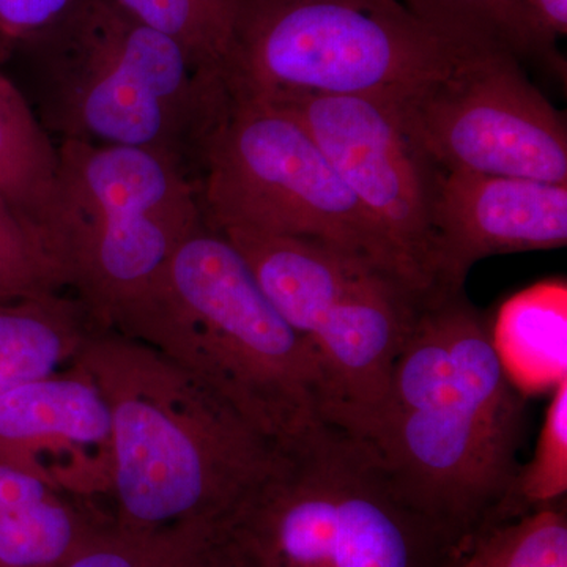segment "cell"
Masks as SVG:
<instances>
[{
    "mask_svg": "<svg viewBox=\"0 0 567 567\" xmlns=\"http://www.w3.org/2000/svg\"><path fill=\"white\" fill-rule=\"evenodd\" d=\"M417 20L454 47L509 52L559 65L555 39L537 24L525 0H399Z\"/></svg>",
    "mask_w": 567,
    "mask_h": 567,
    "instance_id": "obj_18",
    "label": "cell"
},
{
    "mask_svg": "<svg viewBox=\"0 0 567 567\" xmlns=\"http://www.w3.org/2000/svg\"><path fill=\"white\" fill-rule=\"evenodd\" d=\"M65 289L69 279L48 235L0 196V303Z\"/></svg>",
    "mask_w": 567,
    "mask_h": 567,
    "instance_id": "obj_22",
    "label": "cell"
},
{
    "mask_svg": "<svg viewBox=\"0 0 567 567\" xmlns=\"http://www.w3.org/2000/svg\"><path fill=\"white\" fill-rule=\"evenodd\" d=\"M125 336L173 358L279 450L324 424L303 342L218 230L200 227L178 246Z\"/></svg>",
    "mask_w": 567,
    "mask_h": 567,
    "instance_id": "obj_3",
    "label": "cell"
},
{
    "mask_svg": "<svg viewBox=\"0 0 567 567\" xmlns=\"http://www.w3.org/2000/svg\"><path fill=\"white\" fill-rule=\"evenodd\" d=\"M81 0H0V41H35L65 20Z\"/></svg>",
    "mask_w": 567,
    "mask_h": 567,
    "instance_id": "obj_24",
    "label": "cell"
},
{
    "mask_svg": "<svg viewBox=\"0 0 567 567\" xmlns=\"http://www.w3.org/2000/svg\"><path fill=\"white\" fill-rule=\"evenodd\" d=\"M205 226L320 241L434 297L292 115L227 91L196 148Z\"/></svg>",
    "mask_w": 567,
    "mask_h": 567,
    "instance_id": "obj_7",
    "label": "cell"
},
{
    "mask_svg": "<svg viewBox=\"0 0 567 567\" xmlns=\"http://www.w3.org/2000/svg\"><path fill=\"white\" fill-rule=\"evenodd\" d=\"M391 102L445 173L567 183L565 118L509 52H472Z\"/></svg>",
    "mask_w": 567,
    "mask_h": 567,
    "instance_id": "obj_10",
    "label": "cell"
},
{
    "mask_svg": "<svg viewBox=\"0 0 567 567\" xmlns=\"http://www.w3.org/2000/svg\"><path fill=\"white\" fill-rule=\"evenodd\" d=\"M58 163L51 134L0 71V196L44 234Z\"/></svg>",
    "mask_w": 567,
    "mask_h": 567,
    "instance_id": "obj_19",
    "label": "cell"
},
{
    "mask_svg": "<svg viewBox=\"0 0 567 567\" xmlns=\"http://www.w3.org/2000/svg\"><path fill=\"white\" fill-rule=\"evenodd\" d=\"M551 391L535 454L514 488V502L529 509L555 505L567 492V377Z\"/></svg>",
    "mask_w": 567,
    "mask_h": 567,
    "instance_id": "obj_23",
    "label": "cell"
},
{
    "mask_svg": "<svg viewBox=\"0 0 567 567\" xmlns=\"http://www.w3.org/2000/svg\"><path fill=\"white\" fill-rule=\"evenodd\" d=\"M33 43L37 117L59 141L151 148L186 163L226 96L221 76L114 0H81Z\"/></svg>",
    "mask_w": 567,
    "mask_h": 567,
    "instance_id": "obj_5",
    "label": "cell"
},
{
    "mask_svg": "<svg viewBox=\"0 0 567 567\" xmlns=\"http://www.w3.org/2000/svg\"><path fill=\"white\" fill-rule=\"evenodd\" d=\"M100 518L89 503L0 464V567H62Z\"/></svg>",
    "mask_w": 567,
    "mask_h": 567,
    "instance_id": "obj_14",
    "label": "cell"
},
{
    "mask_svg": "<svg viewBox=\"0 0 567 567\" xmlns=\"http://www.w3.org/2000/svg\"><path fill=\"white\" fill-rule=\"evenodd\" d=\"M420 524L371 443L328 424L284 451L235 518L256 567H413Z\"/></svg>",
    "mask_w": 567,
    "mask_h": 567,
    "instance_id": "obj_9",
    "label": "cell"
},
{
    "mask_svg": "<svg viewBox=\"0 0 567 567\" xmlns=\"http://www.w3.org/2000/svg\"><path fill=\"white\" fill-rule=\"evenodd\" d=\"M259 100L303 126L425 289L445 295L435 245V207L445 171L406 128L394 103L309 93Z\"/></svg>",
    "mask_w": 567,
    "mask_h": 567,
    "instance_id": "obj_11",
    "label": "cell"
},
{
    "mask_svg": "<svg viewBox=\"0 0 567 567\" xmlns=\"http://www.w3.org/2000/svg\"><path fill=\"white\" fill-rule=\"evenodd\" d=\"M524 394L464 292L421 308L368 443L431 528L472 527L514 502Z\"/></svg>",
    "mask_w": 567,
    "mask_h": 567,
    "instance_id": "obj_1",
    "label": "cell"
},
{
    "mask_svg": "<svg viewBox=\"0 0 567 567\" xmlns=\"http://www.w3.org/2000/svg\"><path fill=\"white\" fill-rule=\"evenodd\" d=\"M111 421L115 524H234L282 450L155 347L93 328L74 358Z\"/></svg>",
    "mask_w": 567,
    "mask_h": 567,
    "instance_id": "obj_2",
    "label": "cell"
},
{
    "mask_svg": "<svg viewBox=\"0 0 567 567\" xmlns=\"http://www.w3.org/2000/svg\"><path fill=\"white\" fill-rule=\"evenodd\" d=\"M62 567H256L235 524L130 528L96 522Z\"/></svg>",
    "mask_w": 567,
    "mask_h": 567,
    "instance_id": "obj_15",
    "label": "cell"
},
{
    "mask_svg": "<svg viewBox=\"0 0 567 567\" xmlns=\"http://www.w3.org/2000/svg\"><path fill=\"white\" fill-rule=\"evenodd\" d=\"M450 567H567L565 509L535 507L483 529Z\"/></svg>",
    "mask_w": 567,
    "mask_h": 567,
    "instance_id": "obj_21",
    "label": "cell"
},
{
    "mask_svg": "<svg viewBox=\"0 0 567 567\" xmlns=\"http://www.w3.org/2000/svg\"><path fill=\"white\" fill-rule=\"evenodd\" d=\"M468 54L399 0H235L223 81L227 91L254 99L394 100Z\"/></svg>",
    "mask_w": 567,
    "mask_h": 567,
    "instance_id": "obj_8",
    "label": "cell"
},
{
    "mask_svg": "<svg viewBox=\"0 0 567 567\" xmlns=\"http://www.w3.org/2000/svg\"><path fill=\"white\" fill-rule=\"evenodd\" d=\"M148 28L181 44L200 69L223 78L233 41L235 0H114Z\"/></svg>",
    "mask_w": 567,
    "mask_h": 567,
    "instance_id": "obj_20",
    "label": "cell"
},
{
    "mask_svg": "<svg viewBox=\"0 0 567 567\" xmlns=\"http://www.w3.org/2000/svg\"><path fill=\"white\" fill-rule=\"evenodd\" d=\"M55 145L44 230L93 324L125 334L158 295L178 246L205 226L196 182L169 153Z\"/></svg>",
    "mask_w": 567,
    "mask_h": 567,
    "instance_id": "obj_4",
    "label": "cell"
},
{
    "mask_svg": "<svg viewBox=\"0 0 567 567\" xmlns=\"http://www.w3.org/2000/svg\"><path fill=\"white\" fill-rule=\"evenodd\" d=\"M492 338L514 386L536 393L567 377V289L565 281L537 284L499 309Z\"/></svg>",
    "mask_w": 567,
    "mask_h": 567,
    "instance_id": "obj_17",
    "label": "cell"
},
{
    "mask_svg": "<svg viewBox=\"0 0 567 567\" xmlns=\"http://www.w3.org/2000/svg\"><path fill=\"white\" fill-rule=\"evenodd\" d=\"M0 464L74 498L111 492V421L99 386L76 361L0 395Z\"/></svg>",
    "mask_w": 567,
    "mask_h": 567,
    "instance_id": "obj_12",
    "label": "cell"
},
{
    "mask_svg": "<svg viewBox=\"0 0 567 567\" xmlns=\"http://www.w3.org/2000/svg\"><path fill=\"white\" fill-rule=\"evenodd\" d=\"M567 244V183L445 173L435 207L436 270L445 293L464 290L473 265L498 254Z\"/></svg>",
    "mask_w": 567,
    "mask_h": 567,
    "instance_id": "obj_13",
    "label": "cell"
},
{
    "mask_svg": "<svg viewBox=\"0 0 567 567\" xmlns=\"http://www.w3.org/2000/svg\"><path fill=\"white\" fill-rule=\"evenodd\" d=\"M221 234L303 342L324 424L369 442L399 354L431 298L320 241L246 229Z\"/></svg>",
    "mask_w": 567,
    "mask_h": 567,
    "instance_id": "obj_6",
    "label": "cell"
},
{
    "mask_svg": "<svg viewBox=\"0 0 567 567\" xmlns=\"http://www.w3.org/2000/svg\"><path fill=\"white\" fill-rule=\"evenodd\" d=\"M93 328L81 301L63 292L0 303V395L73 363Z\"/></svg>",
    "mask_w": 567,
    "mask_h": 567,
    "instance_id": "obj_16",
    "label": "cell"
}]
</instances>
